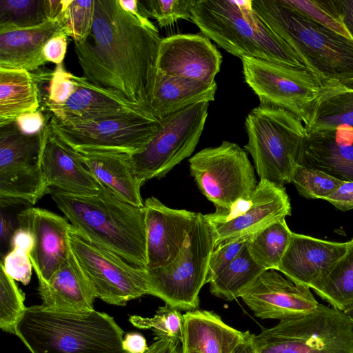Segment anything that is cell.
I'll use <instances>...</instances> for the list:
<instances>
[{"mask_svg":"<svg viewBox=\"0 0 353 353\" xmlns=\"http://www.w3.org/2000/svg\"><path fill=\"white\" fill-rule=\"evenodd\" d=\"M161 39L158 30L144 26L119 0H94L91 32L84 42H74V51L83 77L149 113Z\"/></svg>","mask_w":353,"mask_h":353,"instance_id":"cell-1","label":"cell"},{"mask_svg":"<svg viewBox=\"0 0 353 353\" xmlns=\"http://www.w3.org/2000/svg\"><path fill=\"white\" fill-rule=\"evenodd\" d=\"M48 194L84 239L137 267L146 268L144 207L124 201L101 183L99 190L92 194H73L52 188Z\"/></svg>","mask_w":353,"mask_h":353,"instance_id":"cell-2","label":"cell"},{"mask_svg":"<svg viewBox=\"0 0 353 353\" xmlns=\"http://www.w3.org/2000/svg\"><path fill=\"white\" fill-rule=\"evenodd\" d=\"M191 21L203 35L241 59L312 70L254 12L252 0H193Z\"/></svg>","mask_w":353,"mask_h":353,"instance_id":"cell-3","label":"cell"},{"mask_svg":"<svg viewBox=\"0 0 353 353\" xmlns=\"http://www.w3.org/2000/svg\"><path fill=\"white\" fill-rule=\"evenodd\" d=\"M15 334L31 353H126L121 327L96 310L67 312L26 307Z\"/></svg>","mask_w":353,"mask_h":353,"instance_id":"cell-4","label":"cell"},{"mask_svg":"<svg viewBox=\"0 0 353 353\" xmlns=\"http://www.w3.org/2000/svg\"><path fill=\"white\" fill-rule=\"evenodd\" d=\"M254 12L314 72L350 87L353 40L314 21L280 0H252Z\"/></svg>","mask_w":353,"mask_h":353,"instance_id":"cell-5","label":"cell"},{"mask_svg":"<svg viewBox=\"0 0 353 353\" xmlns=\"http://www.w3.org/2000/svg\"><path fill=\"white\" fill-rule=\"evenodd\" d=\"M251 154L260 180L278 186L291 182L307 134L302 121L284 109L260 104L245 119Z\"/></svg>","mask_w":353,"mask_h":353,"instance_id":"cell-6","label":"cell"},{"mask_svg":"<svg viewBox=\"0 0 353 353\" xmlns=\"http://www.w3.org/2000/svg\"><path fill=\"white\" fill-rule=\"evenodd\" d=\"M214 243L212 225L205 214L197 213L176 257L168 265L145 268L149 294L179 311L198 310Z\"/></svg>","mask_w":353,"mask_h":353,"instance_id":"cell-7","label":"cell"},{"mask_svg":"<svg viewBox=\"0 0 353 353\" xmlns=\"http://www.w3.org/2000/svg\"><path fill=\"white\" fill-rule=\"evenodd\" d=\"M257 353H353V323L344 312L320 304L253 334Z\"/></svg>","mask_w":353,"mask_h":353,"instance_id":"cell-8","label":"cell"},{"mask_svg":"<svg viewBox=\"0 0 353 353\" xmlns=\"http://www.w3.org/2000/svg\"><path fill=\"white\" fill-rule=\"evenodd\" d=\"M241 59L245 81L260 104L288 110L299 117L304 126L308 124L319 97L330 86L340 83L307 69L253 57Z\"/></svg>","mask_w":353,"mask_h":353,"instance_id":"cell-9","label":"cell"},{"mask_svg":"<svg viewBox=\"0 0 353 353\" xmlns=\"http://www.w3.org/2000/svg\"><path fill=\"white\" fill-rule=\"evenodd\" d=\"M191 175L203 194L225 214L239 201L249 200L257 183L245 152L236 143L223 141L204 148L189 159Z\"/></svg>","mask_w":353,"mask_h":353,"instance_id":"cell-10","label":"cell"},{"mask_svg":"<svg viewBox=\"0 0 353 353\" xmlns=\"http://www.w3.org/2000/svg\"><path fill=\"white\" fill-rule=\"evenodd\" d=\"M209 102H201L168 115L141 150L129 154L133 173L140 183L165 176L194 152L208 117Z\"/></svg>","mask_w":353,"mask_h":353,"instance_id":"cell-11","label":"cell"},{"mask_svg":"<svg viewBox=\"0 0 353 353\" xmlns=\"http://www.w3.org/2000/svg\"><path fill=\"white\" fill-rule=\"evenodd\" d=\"M43 130L30 135L22 133L14 121L0 126L1 208L34 205L49 193L41 168Z\"/></svg>","mask_w":353,"mask_h":353,"instance_id":"cell-12","label":"cell"},{"mask_svg":"<svg viewBox=\"0 0 353 353\" xmlns=\"http://www.w3.org/2000/svg\"><path fill=\"white\" fill-rule=\"evenodd\" d=\"M53 133L77 152L132 154L158 130L160 121L148 114H130L83 123H65L50 117Z\"/></svg>","mask_w":353,"mask_h":353,"instance_id":"cell-13","label":"cell"},{"mask_svg":"<svg viewBox=\"0 0 353 353\" xmlns=\"http://www.w3.org/2000/svg\"><path fill=\"white\" fill-rule=\"evenodd\" d=\"M69 243L97 298L108 304L125 305L130 300L149 294L145 268L92 244L74 227L69 233Z\"/></svg>","mask_w":353,"mask_h":353,"instance_id":"cell-14","label":"cell"},{"mask_svg":"<svg viewBox=\"0 0 353 353\" xmlns=\"http://www.w3.org/2000/svg\"><path fill=\"white\" fill-rule=\"evenodd\" d=\"M291 214L285 187L260 180L250 199L239 201L225 214H205L215 235L214 249L236 241L247 242L271 224Z\"/></svg>","mask_w":353,"mask_h":353,"instance_id":"cell-15","label":"cell"},{"mask_svg":"<svg viewBox=\"0 0 353 353\" xmlns=\"http://www.w3.org/2000/svg\"><path fill=\"white\" fill-rule=\"evenodd\" d=\"M241 298L262 319L297 317L314 311L319 305L309 288L275 270L264 271Z\"/></svg>","mask_w":353,"mask_h":353,"instance_id":"cell-16","label":"cell"},{"mask_svg":"<svg viewBox=\"0 0 353 353\" xmlns=\"http://www.w3.org/2000/svg\"><path fill=\"white\" fill-rule=\"evenodd\" d=\"M19 226L34 238L29 253L38 281L47 282L68 257L71 248L69 233L73 226L65 218L39 208H28L17 215Z\"/></svg>","mask_w":353,"mask_h":353,"instance_id":"cell-17","label":"cell"},{"mask_svg":"<svg viewBox=\"0 0 353 353\" xmlns=\"http://www.w3.org/2000/svg\"><path fill=\"white\" fill-rule=\"evenodd\" d=\"M221 62L220 52L205 35L179 34L161 39L157 70L212 83Z\"/></svg>","mask_w":353,"mask_h":353,"instance_id":"cell-18","label":"cell"},{"mask_svg":"<svg viewBox=\"0 0 353 353\" xmlns=\"http://www.w3.org/2000/svg\"><path fill=\"white\" fill-rule=\"evenodd\" d=\"M146 269L170 263L181 250L197 213L165 205L154 196L144 201Z\"/></svg>","mask_w":353,"mask_h":353,"instance_id":"cell-19","label":"cell"},{"mask_svg":"<svg viewBox=\"0 0 353 353\" xmlns=\"http://www.w3.org/2000/svg\"><path fill=\"white\" fill-rule=\"evenodd\" d=\"M348 242L319 239L292 232L277 271L312 289L320 287L347 250Z\"/></svg>","mask_w":353,"mask_h":353,"instance_id":"cell-20","label":"cell"},{"mask_svg":"<svg viewBox=\"0 0 353 353\" xmlns=\"http://www.w3.org/2000/svg\"><path fill=\"white\" fill-rule=\"evenodd\" d=\"M306 131L298 165L353 181V127L342 124Z\"/></svg>","mask_w":353,"mask_h":353,"instance_id":"cell-21","label":"cell"},{"mask_svg":"<svg viewBox=\"0 0 353 353\" xmlns=\"http://www.w3.org/2000/svg\"><path fill=\"white\" fill-rule=\"evenodd\" d=\"M73 79L74 92L63 104L48 112L61 122L78 123L130 114H150L141 106L90 83L83 77L74 74Z\"/></svg>","mask_w":353,"mask_h":353,"instance_id":"cell-22","label":"cell"},{"mask_svg":"<svg viewBox=\"0 0 353 353\" xmlns=\"http://www.w3.org/2000/svg\"><path fill=\"white\" fill-rule=\"evenodd\" d=\"M41 168L49 188L79 194L94 193L100 188L79 152L60 140L49 123L43 130Z\"/></svg>","mask_w":353,"mask_h":353,"instance_id":"cell-23","label":"cell"},{"mask_svg":"<svg viewBox=\"0 0 353 353\" xmlns=\"http://www.w3.org/2000/svg\"><path fill=\"white\" fill-rule=\"evenodd\" d=\"M38 290L41 306L47 310L67 312L94 310L95 290L72 250L47 282L39 281Z\"/></svg>","mask_w":353,"mask_h":353,"instance_id":"cell-24","label":"cell"},{"mask_svg":"<svg viewBox=\"0 0 353 353\" xmlns=\"http://www.w3.org/2000/svg\"><path fill=\"white\" fill-rule=\"evenodd\" d=\"M63 30L59 21L52 20L30 28H0V68L38 70L48 62L45 45Z\"/></svg>","mask_w":353,"mask_h":353,"instance_id":"cell-25","label":"cell"},{"mask_svg":"<svg viewBox=\"0 0 353 353\" xmlns=\"http://www.w3.org/2000/svg\"><path fill=\"white\" fill-rule=\"evenodd\" d=\"M183 317V353H233L252 334L228 325L213 311L198 309Z\"/></svg>","mask_w":353,"mask_h":353,"instance_id":"cell-26","label":"cell"},{"mask_svg":"<svg viewBox=\"0 0 353 353\" xmlns=\"http://www.w3.org/2000/svg\"><path fill=\"white\" fill-rule=\"evenodd\" d=\"M216 90V82L207 83L157 70L149 98L148 112L159 121L192 105L214 101Z\"/></svg>","mask_w":353,"mask_h":353,"instance_id":"cell-27","label":"cell"},{"mask_svg":"<svg viewBox=\"0 0 353 353\" xmlns=\"http://www.w3.org/2000/svg\"><path fill=\"white\" fill-rule=\"evenodd\" d=\"M97 181L119 198L137 207H143L142 184L132 172L129 154L105 152H77Z\"/></svg>","mask_w":353,"mask_h":353,"instance_id":"cell-28","label":"cell"},{"mask_svg":"<svg viewBox=\"0 0 353 353\" xmlns=\"http://www.w3.org/2000/svg\"><path fill=\"white\" fill-rule=\"evenodd\" d=\"M40 108V90L34 73L0 68V126Z\"/></svg>","mask_w":353,"mask_h":353,"instance_id":"cell-29","label":"cell"},{"mask_svg":"<svg viewBox=\"0 0 353 353\" xmlns=\"http://www.w3.org/2000/svg\"><path fill=\"white\" fill-rule=\"evenodd\" d=\"M264 271L251 256L245 243L232 263L209 281L210 292L230 301L241 297Z\"/></svg>","mask_w":353,"mask_h":353,"instance_id":"cell-30","label":"cell"},{"mask_svg":"<svg viewBox=\"0 0 353 353\" xmlns=\"http://www.w3.org/2000/svg\"><path fill=\"white\" fill-rule=\"evenodd\" d=\"M342 124L353 127V88L339 83L319 97L305 128L310 130Z\"/></svg>","mask_w":353,"mask_h":353,"instance_id":"cell-31","label":"cell"},{"mask_svg":"<svg viewBox=\"0 0 353 353\" xmlns=\"http://www.w3.org/2000/svg\"><path fill=\"white\" fill-rule=\"evenodd\" d=\"M292 232L285 219L261 230L246 242L255 261L265 270H277L290 242Z\"/></svg>","mask_w":353,"mask_h":353,"instance_id":"cell-32","label":"cell"},{"mask_svg":"<svg viewBox=\"0 0 353 353\" xmlns=\"http://www.w3.org/2000/svg\"><path fill=\"white\" fill-rule=\"evenodd\" d=\"M314 291L335 309L343 312L353 305V238L329 276Z\"/></svg>","mask_w":353,"mask_h":353,"instance_id":"cell-33","label":"cell"},{"mask_svg":"<svg viewBox=\"0 0 353 353\" xmlns=\"http://www.w3.org/2000/svg\"><path fill=\"white\" fill-rule=\"evenodd\" d=\"M47 20L45 0H0V28H30Z\"/></svg>","mask_w":353,"mask_h":353,"instance_id":"cell-34","label":"cell"},{"mask_svg":"<svg viewBox=\"0 0 353 353\" xmlns=\"http://www.w3.org/2000/svg\"><path fill=\"white\" fill-rule=\"evenodd\" d=\"M94 14V0H64L59 21L74 42L83 43L91 32Z\"/></svg>","mask_w":353,"mask_h":353,"instance_id":"cell-35","label":"cell"},{"mask_svg":"<svg viewBox=\"0 0 353 353\" xmlns=\"http://www.w3.org/2000/svg\"><path fill=\"white\" fill-rule=\"evenodd\" d=\"M25 296L15 283L0 267V328L15 334V328L26 307Z\"/></svg>","mask_w":353,"mask_h":353,"instance_id":"cell-36","label":"cell"},{"mask_svg":"<svg viewBox=\"0 0 353 353\" xmlns=\"http://www.w3.org/2000/svg\"><path fill=\"white\" fill-rule=\"evenodd\" d=\"M129 321L136 327L152 329L157 339L182 340L183 315L178 310L167 304L159 307L153 317L133 315L129 318Z\"/></svg>","mask_w":353,"mask_h":353,"instance_id":"cell-37","label":"cell"},{"mask_svg":"<svg viewBox=\"0 0 353 353\" xmlns=\"http://www.w3.org/2000/svg\"><path fill=\"white\" fill-rule=\"evenodd\" d=\"M299 194L307 199H324L343 183V181L318 170L300 165L296 167L291 179Z\"/></svg>","mask_w":353,"mask_h":353,"instance_id":"cell-38","label":"cell"},{"mask_svg":"<svg viewBox=\"0 0 353 353\" xmlns=\"http://www.w3.org/2000/svg\"><path fill=\"white\" fill-rule=\"evenodd\" d=\"M310 19L351 39L331 0H280Z\"/></svg>","mask_w":353,"mask_h":353,"instance_id":"cell-39","label":"cell"},{"mask_svg":"<svg viewBox=\"0 0 353 353\" xmlns=\"http://www.w3.org/2000/svg\"><path fill=\"white\" fill-rule=\"evenodd\" d=\"M147 18L154 19L160 28L170 26L179 19L191 20L193 0L141 1Z\"/></svg>","mask_w":353,"mask_h":353,"instance_id":"cell-40","label":"cell"},{"mask_svg":"<svg viewBox=\"0 0 353 353\" xmlns=\"http://www.w3.org/2000/svg\"><path fill=\"white\" fill-rule=\"evenodd\" d=\"M6 274L14 281L27 285L30 283L33 268L29 254L19 248H12L1 262Z\"/></svg>","mask_w":353,"mask_h":353,"instance_id":"cell-41","label":"cell"},{"mask_svg":"<svg viewBox=\"0 0 353 353\" xmlns=\"http://www.w3.org/2000/svg\"><path fill=\"white\" fill-rule=\"evenodd\" d=\"M246 242L236 241L214 250L210 259L207 281L223 271L237 256Z\"/></svg>","mask_w":353,"mask_h":353,"instance_id":"cell-42","label":"cell"},{"mask_svg":"<svg viewBox=\"0 0 353 353\" xmlns=\"http://www.w3.org/2000/svg\"><path fill=\"white\" fill-rule=\"evenodd\" d=\"M50 114L39 108L38 110L20 115L15 121L19 130L26 134L41 132L48 124Z\"/></svg>","mask_w":353,"mask_h":353,"instance_id":"cell-43","label":"cell"},{"mask_svg":"<svg viewBox=\"0 0 353 353\" xmlns=\"http://www.w3.org/2000/svg\"><path fill=\"white\" fill-rule=\"evenodd\" d=\"M68 35L64 30L52 37L45 45L44 57L48 62L63 63L68 48Z\"/></svg>","mask_w":353,"mask_h":353,"instance_id":"cell-44","label":"cell"},{"mask_svg":"<svg viewBox=\"0 0 353 353\" xmlns=\"http://www.w3.org/2000/svg\"><path fill=\"white\" fill-rule=\"evenodd\" d=\"M324 200L341 210H353V181L343 182L336 191Z\"/></svg>","mask_w":353,"mask_h":353,"instance_id":"cell-45","label":"cell"},{"mask_svg":"<svg viewBox=\"0 0 353 353\" xmlns=\"http://www.w3.org/2000/svg\"><path fill=\"white\" fill-rule=\"evenodd\" d=\"M331 3L353 40V0H331Z\"/></svg>","mask_w":353,"mask_h":353,"instance_id":"cell-46","label":"cell"},{"mask_svg":"<svg viewBox=\"0 0 353 353\" xmlns=\"http://www.w3.org/2000/svg\"><path fill=\"white\" fill-rule=\"evenodd\" d=\"M10 243L12 248H19L29 254L34 247V241L27 228L19 226L15 229Z\"/></svg>","mask_w":353,"mask_h":353,"instance_id":"cell-47","label":"cell"},{"mask_svg":"<svg viewBox=\"0 0 353 353\" xmlns=\"http://www.w3.org/2000/svg\"><path fill=\"white\" fill-rule=\"evenodd\" d=\"M145 353H183L181 341L174 339H157Z\"/></svg>","mask_w":353,"mask_h":353,"instance_id":"cell-48","label":"cell"},{"mask_svg":"<svg viewBox=\"0 0 353 353\" xmlns=\"http://www.w3.org/2000/svg\"><path fill=\"white\" fill-rule=\"evenodd\" d=\"M122 347L126 353H145L148 349L145 337L138 332L126 334Z\"/></svg>","mask_w":353,"mask_h":353,"instance_id":"cell-49","label":"cell"},{"mask_svg":"<svg viewBox=\"0 0 353 353\" xmlns=\"http://www.w3.org/2000/svg\"><path fill=\"white\" fill-rule=\"evenodd\" d=\"M119 2L124 10L134 15L144 26L153 30H158L145 15L140 0H119Z\"/></svg>","mask_w":353,"mask_h":353,"instance_id":"cell-50","label":"cell"},{"mask_svg":"<svg viewBox=\"0 0 353 353\" xmlns=\"http://www.w3.org/2000/svg\"><path fill=\"white\" fill-rule=\"evenodd\" d=\"M48 20L59 21L64 8V0H45Z\"/></svg>","mask_w":353,"mask_h":353,"instance_id":"cell-51","label":"cell"},{"mask_svg":"<svg viewBox=\"0 0 353 353\" xmlns=\"http://www.w3.org/2000/svg\"><path fill=\"white\" fill-rule=\"evenodd\" d=\"M0 240L1 243H6L10 241L11 237L15 230L13 228V225L11 220L6 217L3 212L1 214L0 218Z\"/></svg>","mask_w":353,"mask_h":353,"instance_id":"cell-52","label":"cell"},{"mask_svg":"<svg viewBox=\"0 0 353 353\" xmlns=\"http://www.w3.org/2000/svg\"><path fill=\"white\" fill-rule=\"evenodd\" d=\"M252 336L253 334L245 341L240 344L233 353H257L252 342Z\"/></svg>","mask_w":353,"mask_h":353,"instance_id":"cell-53","label":"cell"},{"mask_svg":"<svg viewBox=\"0 0 353 353\" xmlns=\"http://www.w3.org/2000/svg\"><path fill=\"white\" fill-rule=\"evenodd\" d=\"M343 312L353 323V305L349 307Z\"/></svg>","mask_w":353,"mask_h":353,"instance_id":"cell-54","label":"cell"},{"mask_svg":"<svg viewBox=\"0 0 353 353\" xmlns=\"http://www.w3.org/2000/svg\"><path fill=\"white\" fill-rule=\"evenodd\" d=\"M350 88H353V80L350 83Z\"/></svg>","mask_w":353,"mask_h":353,"instance_id":"cell-55","label":"cell"},{"mask_svg":"<svg viewBox=\"0 0 353 353\" xmlns=\"http://www.w3.org/2000/svg\"><path fill=\"white\" fill-rule=\"evenodd\" d=\"M190 353H198V352H190Z\"/></svg>","mask_w":353,"mask_h":353,"instance_id":"cell-56","label":"cell"}]
</instances>
